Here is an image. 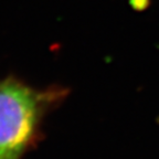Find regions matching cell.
Listing matches in <instances>:
<instances>
[{"label":"cell","mask_w":159,"mask_h":159,"mask_svg":"<svg viewBox=\"0 0 159 159\" xmlns=\"http://www.w3.org/2000/svg\"><path fill=\"white\" fill-rule=\"evenodd\" d=\"M61 91H39L13 77L0 81V159H20L45 106Z\"/></svg>","instance_id":"cell-1"},{"label":"cell","mask_w":159,"mask_h":159,"mask_svg":"<svg viewBox=\"0 0 159 159\" xmlns=\"http://www.w3.org/2000/svg\"><path fill=\"white\" fill-rule=\"evenodd\" d=\"M132 6L136 10H143L149 6V0H132Z\"/></svg>","instance_id":"cell-2"}]
</instances>
